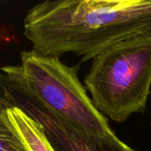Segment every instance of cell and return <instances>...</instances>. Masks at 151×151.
Masks as SVG:
<instances>
[{
    "mask_svg": "<svg viewBox=\"0 0 151 151\" xmlns=\"http://www.w3.org/2000/svg\"><path fill=\"white\" fill-rule=\"evenodd\" d=\"M6 109L7 105L0 98V151H28L12 127Z\"/></svg>",
    "mask_w": 151,
    "mask_h": 151,
    "instance_id": "6",
    "label": "cell"
},
{
    "mask_svg": "<svg viewBox=\"0 0 151 151\" xmlns=\"http://www.w3.org/2000/svg\"><path fill=\"white\" fill-rule=\"evenodd\" d=\"M8 119L28 151H57L42 127L22 110L7 106Z\"/></svg>",
    "mask_w": 151,
    "mask_h": 151,
    "instance_id": "5",
    "label": "cell"
},
{
    "mask_svg": "<svg viewBox=\"0 0 151 151\" xmlns=\"http://www.w3.org/2000/svg\"><path fill=\"white\" fill-rule=\"evenodd\" d=\"M0 98L7 106L22 110L38 122L57 151H136L115 134L98 135L76 128L45 108L1 71Z\"/></svg>",
    "mask_w": 151,
    "mask_h": 151,
    "instance_id": "4",
    "label": "cell"
},
{
    "mask_svg": "<svg viewBox=\"0 0 151 151\" xmlns=\"http://www.w3.org/2000/svg\"><path fill=\"white\" fill-rule=\"evenodd\" d=\"M96 109L115 122L142 112L151 88V33L119 42L93 58L84 80Z\"/></svg>",
    "mask_w": 151,
    "mask_h": 151,
    "instance_id": "2",
    "label": "cell"
},
{
    "mask_svg": "<svg viewBox=\"0 0 151 151\" xmlns=\"http://www.w3.org/2000/svg\"><path fill=\"white\" fill-rule=\"evenodd\" d=\"M23 27L36 54L59 58L74 53L85 62L151 33V0H47L27 11Z\"/></svg>",
    "mask_w": 151,
    "mask_h": 151,
    "instance_id": "1",
    "label": "cell"
},
{
    "mask_svg": "<svg viewBox=\"0 0 151 151\" xmlns=\"http://www.w3.org/2000/svg\"><path fill=\"white\" fill-rule=\"evenodd\" d=\"M78 69L33 50L20 53L19 65L0 67L36 101L76 128L98 135L114 134L108 119L96 109L81 83Z\"/></svg>",
    "mask_w": 151,
    "mask_h": 151,
    "instance_id": "3",
    "label": "cell"
}]
</instances>
